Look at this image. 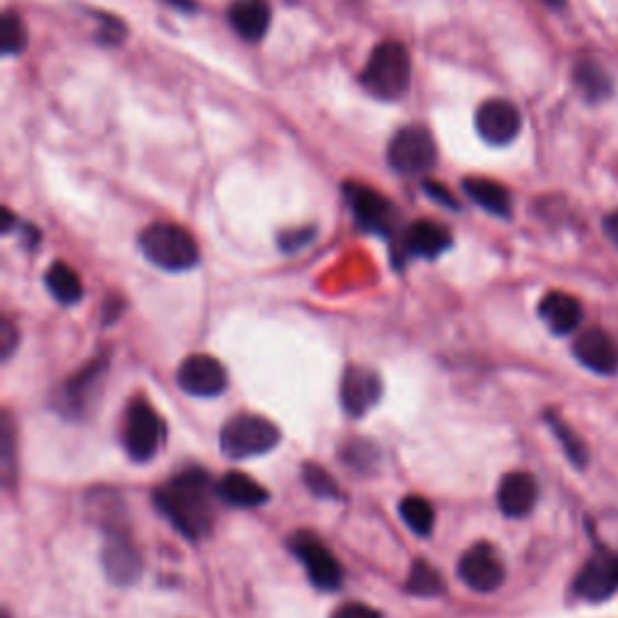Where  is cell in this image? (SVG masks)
Wrapping results in <instances>:
<instances>
[{
  "label": "cell",
  "mask_w": 618,
  "mask_h": 618,
  "mask_svg": "<svg viewBox=\"0 0 618 618\" xmlns=\"http://www.w3.org/2000/svg\"><path fill=\"white\" fill-rule=\"evenodd\" d=\"M331 618H382V614L367 604L348 602V604H341L339 609L331 614Z\"/></svg>",
  "instance_id": "cell-33"
},
{
  "label": "cell",
  "mask_w": 618,
  "mask_h": 618,
  "mask_svg": "<svg viewBox=\"0 0 618 618\" xmlns=\"http://www.w3.org/2000/svg\"><path fill=\"white\" fill-rule=\"evenodd\" d=\"M228 20L242 39L259 42L271 27V10L264 0H234Z\"/></svg>",
  "instance_id": "cell-20"
},
{
  "label": "cell",
  "mask_w": 618,
  "mask_h": 618,
  "mask_svg": "<svg viewBox=\"0 0 618 618\" xmlns=\"http://www.w3.org/2000/svg\"><path fill=\"white\" fill-rule=\"evenodd\" d=\"M473 124H477V134L489 142V146H507V142H513L519 134L522 114L513 102L495 98L479 106L477 116H473Z\"/></svg>",
  "instance_id": "cell-13"
},
{
  "label": "cell",
  "mask_w": 618,
  "mask_h": 618,
  "mask_svg": "<svg viewBox=\"0 0 618 618\" xmlns=\"http://www.w3.org/2000/svg\"><path fill=\"white\" fill-rule=\"evenodd\" d=\"M0 336H3V348H0V353H3V358L8 360L10 355H13L15 346H18V329L13 327V322L10 319H3V331H0Z\"/></svg>",
  "instance_id": "cell-35"
},
{
  "label": "cell",
  "mask_w": 618,
  "mask_h": 618,
  "mask_svg": "<svg viewBox=\"0 0 618 618\" xmlns=\"http://www.w3.org/2000/svg\"><path fill=\"white\" fill-rule=\"evenodd\" d=\"M0 39H3L5 56H15V54L25 52L27 27H25V22H22V18H18L15 13H5L3 27H0Z\"/></svg>",
  "instance_id": "cell-28"
},
{
  "label": "cell",
  "mask_w": 618,
  "mask_h": 618,
  "mask_svg": "<svg viewBox=\"0 0 618 618\" xmlns=\"http://www.w3.org/2000/svg\"><path fill=\"white\" fill-rule=\"evenodd\" d=\"M403 590L409 594H415V597H439V594H445L447 585L443 575L435 570V565H431L427 561H415Z\"/></svg>",
  "instance_id": "cell-25"
},
{
  "label": "cell",
  "mask_w": 618,
  "mask_h": 618,
  "mask_svg": "<svg viewBox=\"0 0 618 618\" xmlns=\"http://www.w3.org/2000/svg\"><path fill=\"white\" fill-rule=\"evenodd\" d=\"M140 252L164 271H188L198 264V244L180 225L154 222L138 237Z\"/></svg>",
  "instance_id": "cell-3"
},
{
  "label": "cell",
  "mask_w": 618,
  "mask_h": 618,
  "mask_svg": "<svg viewBox=\"0 0 618 618\" xmlns=\"http://www.w3.org/2000/svg\"><path fill=\"white\" fill-rule=\"evenodd\" d=\"M539 314L553 334L565 336V334H573V331L577 329L580 319H582V307L573 295L556 290V293L543 295V300L539 305Z\"/></svg>",
  "instance_id": "cell-19"
},
{
  "label": "cell",
  "mask_w": 618,
  "mask_h": 618,
  "mask_svg": "<svg viewBox=\"0 0 618 618\" xmlns=\"http://www.w3.org/2000/svg\"><path fill=\"white\" fill-rule=\"evenodd\" d=\"M573 78H575V85L582 90V94H585V98L592 100V102L604 100L606 94L611 92L609 76H606L604 70L594 61L577 64Z\"/></svg>",
  "instance_id": "cell-26"
},
{
  "label": "cell",
  "mask_w": 618,
  "mask_h": 618,
  "mask_svg": "<svg viewBox=\"0 0 618 618\" xmlns=\"http://www.w3.org/2000/svg\"><path fill=\"white\" fill-rule=\"evenodd\" d=\"M44 281H46V288H49V293L61 305H76L82 300V295H85L80 276L68 264H64V261H56V264H52L49 271H46Z\"/></svg>",
  "instance_id": "cell-23"
},
{
  "label": "cell",
  "mask_w": 618,
  "mask_h": 618,
  "mask_svg": "<svg viewBox=\"0 0 618 618\" xmlns=\"http://www.w3.org/2000/svg\"><path fill=\"white\" fill-rule=\"evenodd\" d=\"M102 565L106 577L118 587L134 585V582L142 575V556L138 551V546L118 522L116 525L104 527Z\"/></svg>",
  "instance_id": "cell-7"
},
{
  "label": "cell",
  "mask_w": 618,
  "mask_h": 618,
  "mask_svg": "<svg viewBox=\"0 0 618 618\" xmlns=\"http://www.w3.org/2000/svg\"><path fill=\"white\" fill-rule=\"evenodd\" d=\"M459 580L473 592L489 594L505 582V563L491 543H477L459 558Z\"/></svg>",
  "instance_id": "cell-11"
},
{
  "label": "cell",
  "mask_w": 618,
  "mask_h": 618,
  "mask_svg": "<svg viewBox=\"0 0 618 618\" xmlns=\"http://www.w3.org/2000/svg\"><path fill=\"white\" fill-rule=\"evenodd\" d=\"M575 358L597 375H614L618 370V343L602 329L580 334L573 346Z\"/></svg>",
  "instance_id": "cell-16"
},
{
  "label": "cell",
  "mask_w": 618,
  "mask_h": 618,
  "mask_svg": "<svg viewBox=\"0 0 618 618\" xmlns=\"http://www.w3.org/2000/svg\"><path fill=\"white\" fill-rule=\"evenodd\" d=\"M122 443L134 461H150L164 443V423L146 399H134L124 415Z\"/></svg>",
  "instance_id": "cell-5"
},
{
  "label": "cell",
  "mask_w": 618,
  "mask_h": 618,
  "mask_svg": "<svg viewBox=\"0 0 618 618\" xmlns=\"http://www.w3.org/2000/svg\"><path fill=\"white\" fill-rule=\"evenodd\" d=\"M399 513L403 525H407L415 537H431V531L435 527V510L433 505L425 501L421 495H409L403 497L399 505Z\"/></svg>",
  "instance_id": "cell-24"
},
{
  "label": "cell",
  "mask_w": 618,
  "mask_h": 618,
  "mask_svg": "<svg viewBox=\"0 0 618 618\" xmlns=\"http://www.w3.org/2000/svg\"><path fill=\"white\" fill-rule=\"evenodd\" d=\"M461 188L464 194L483 210L493 213L497 218H510L513 198H510V192L503 184H497L493 180H483V176H467V180L461 182Z\"/></svg>",
  "instance_id": "cell-22"
},
{
  "label": "cell",
  "mask_w": 618,
  "mask_h": 618,
  "mask_svg": "<svg viewBox=\"0 0 618 618\" xmlns=\"http://www.w3.org/2000/svg\"><path fill=\"white\" fill-rule=\"evenodd\" d=\"M122 309H124V302L118 300H114V297H110V300L104 302V324H112V322H116L118 317H122Z\"/></svg>",
  "instance_id": "cell-36"
},
{
  "label": "cell",
  "mask_w": 618,
  "mask_h": 618,
  "mask_svg": "<svg viewBox=\"0 0 618 618\" xmlns=\"http://www.w3.org/2000/svg\"><path fill=\"white\" fill-rule=\"evenodd\" d=\"M618 590V553H594L575 580V592L590 602L609 599Z\"/></svg>",
  "instance_id": "cell-15"
},
{
  "label": "cell",
  "mask_w": 618,
  "mask_h": 618,
  "mask_svg": "<svg viewBox=\"0 0 618 618\" xmlns=\"http://www.w3.org/2000/svg\"><path fill=\"white\" fill-rule=\"evenodd\" d=\"M106 367H110L106 353L94 355V360L90 365L82 367L80 373H76L61 389H58L56 409L61 411L66 419H82V415L90 411L94 397L100 394Z\"/></svg>",
  "instance_id": "cell-9"
},
{
  "label": "cell",
  "mask_w": 618,
  "mask_h": 618,
  "mask_svg": "<svg viewBox=\"0 0 618 618\" xmlns=\"http://www.w3.org/2000/svg\"><path fill=\"white\" fill-rule=\"evenodd\" d=\"M343 194H346L355 222H358L365 232H375L385 237L391 234V230H394L397 210L391 206L389 198H385L370 186L355 182L343 184Z\"/></svg>",
  "instance_id": "cell-10"
},
{
  "label": "cell",
  "mask_w": 618,
  "mask_h": 618,
  "mask_svg": "<svg viewBox=\"0 0 618 618\" xmlns=\"http://www.w3.org/2000/svg\"><path fill=\"white\" fill-rule=\"evenodd\" d=\"M377 459V449L370 443H360V439H355V443H348L346 449H343V461L351 464V467H358V469H370V461Z\"/></svg>",
  "instance_id": "cell-30"
},
{
  "label": "cell",
  "mask_w": 618,
  "mask_h": 618,
  "mask_svg": "<svg viewBox=\"0 0 618 618\" xmlns=\"http://www.w3.org/2000/svg\"><path fill=\"white\" fill-rule=\"evenodd\" d=\"M543 3H549V5H553V8H561L565 0H543Z\"/></svg>",
  "instance_id": "cell-39"
},
{
  "label": "cell",
  "mask_w": 618,
  "mask_h": 618,
  "mask_svg": "<svg viewBox=\"0 0 618 618\" xmlns=\"http://www.w3.org/2000/svg\"><path fill=\"white\" fill-rule=\"evenodd\" d=\"M382 399V379L365 365H351L341 379V403L343 411L353 419H363Z\"/></svg>",
  "instance_id": "cell-14"
},
{
  "label": "cell",
  "mask_w": 618,
  "mask_h": 618,
  "mask_svg": "<svg viewBox=\"0 0 618 618\" xmlns=\"http://www.w3.org/2000/svg\"><path fill=\"white\" fill-rule=\"evenodd\" d=\"M539 497V485L527 471H513L497 485V507L507 517L529 515Z\"/></svg>",
  "instance_id": "cell-18"
},
{
  "label": "cell",
  "mask_w": 618,
  "mask_h": 618,
  "mask_svg": "<svg viewBox=\"0 0 618 618\" xmlns=\"http://www.w3.org/2000/svg\"><path fill=\"white\" fill-rule=\"evenodd\" d=\"M549 423H551V427H553L556 437L561 439V443H563L568 459H573L575 464H585V459H587V455H585V447H582V443H580V439L575 437V433L570 431V427H568V425H563L561 421H558V419H551V415H549Z\"/></svg>",
  "instance_id": "cell-29"
},
{
  "label": "cell",
  "mask_w": 618,
  "mask_h": 618,
  "mask_svg": "<svg viewBox=\"0 0 618 618\" xmlns=\"http://www.w3.org/2000/svg\"><path fill=\"white\" fill-rule=\"evenodd\" d=\"M164 3L174 5L176 10H184V13H192V10H196V3H194V0H164Z\"/></svg>",
  "instance_id": "cell-38"
},
{
  "label": "cell",
  "mask_w": 618,
  "mask_h": 618,
  "mask_svg": "<svg viewBox=\"0 0 618 618\" xmlns=\"http://www.w3.org/2000/svg\"><path fill=\"white\" fill-rule=\"evenodd\" d=\"M154 505L186 539H201L213 529V483L204 469H186L154 491Z\"/></svg>",
  "instance_id": "cell-1"
},
{
  "label": "cell",
  "mask_w": 618,
  "mask_h": 618,
  "mask_svg": "<svg viewBox=\"0 0 618 618\" xmlns=\"http://www.w3.org/2000/svg\"><path fill=\"white\" fill-rule=\"evenodd\" d=\"M437 160V148L431 130L423 126H407L397 130L387 148V162L399 174H425L433 170Z\"/></svg>",
  "instance_id": "cell-6"
},
{
  "label": "cell",
  "mask_w": 618,
  "mask_h": 618,
  "mask_svg": "<svg viewBox=\"0 0 618 618\" xmlns=\"http://www.w3.org/2000/svg\"><path fill=\"white\" fill-rule=\"evenodd\" d=\"M302 481L307 489L319 497H331V501H339L341 497V489L334 477H329L327 469H322L314 461L302 464Z\"/></svg>",
  "instance_id": "cell-27"
},
{
  "label": "cell",
  "mask_w": 618,
  "mask_h": 618,
  "mask_svg": "<svg viewBox=\"0 0 618 618\" xmlns=\"http://www.w3.org/2000/svg\"><path fill=\"white\" fill-rule=\"evenodd\" d=\"M423 192L431 196L433 201H437L439 206H447V208H459V204L455 201V196H451L447 188L443 184H435V182H425L423 184Z\"/></svg>",
  "instance_id": "cell-34"
},
{
  "label": "cell",
  "mask_w": 618,
  "mask_h": 618,
  "mask_svg": "<svg viewBox=\"0 0 618 618\" xmlns=\"http://www.w3.org/2000/svg\"><path fill=\"white\" fill-rule=\"evenodd\" d=\"M290 551L297 556L307 570V577L312 580V585L317 590H339L343 582V570L341 563L336 561V556L331 553L324 541L317 537L312 531H297L290 539Z\"/></svg>",
  "instance_id": "cell-8"
},
{
  "label": "cell",
  "mask_w": 618,
  "mask_h": 618,
  "mask_svg": "<svg viewBox=\"0 0 618 618\" xmlns=\"http://www.w3.org/2000/svg\"><path fill=\"white\" fill-rule=\"evenodd\" d=\"M401 247L407 256L437 259L451 247V234L435 220H415L403 230Z\"/></svg>",
  "instance_id": "cell-17"
},
{
  "label": "cell",
  "mask_w": 618,
  "mask_h": 618,
  "mask_svg": "<svg viewBox=\"0 0 618 618\" xmlns=\"http://www.w3.org/2000/svg\"><path fill=\"white\" fill-rule=\"evenodd\" d=\"M604 230H606V234H609V240L618 247V210L611 213V216L604 220Z\"/></svg>",
  "instance_id": "cell-37"
},
{
  "label": "cell",
  "mask_w": 618,
  "mask_h": 618,
  "mask_svg": "<svg viewBox=\"0 0 618 618\" xmlns=\"http://www.w3.org/2000/svg\"><path fill=\"white\" fill-rule=\"evenodd\" d=\"M216 495L234 507H259L268 503V491L242 471H228L216 483Z\"/></svg>",
  "instance_id": "cell-21"
},
{
  "label": "cell",
  "mask_w": 618,
  "mask_h": 618,
  "mask_svg": "<svg viewBox=\"0 0 618 618\" xmlns=\"http://www.w3.org/2000/svg\"><path fill=\"white\" fill-rule=\"evenodd\" d=\"M278 443V425L259 413H237L220 431V449L228 459L261 457Z\"/></svg>",
  "instance_id": "cell-4"
},
{
  "label": "cell",
  "mask_w": 618,
  "mask_h": 618,
  "mask_svg": "<svg viewBox=\"0 0 618 618\" xmlns=\"http://www.w3.org/2000/svg\"><path fill=\"white\" fill-rule=\"evenodd\" d=\"M176 382L192 397H218L228 387V373L218 358L206 353L188 355L176 367Z\"/></svg>",
  "instance_id": "cell-12"
},
{
  "label": "cell",
  "mask_w": 618,
  "mask_h": 618,
  "mask_svg": "<svg viewBox=\"0 0 618 618\" xmlns=\"http://www.w3.org/2000/svg\"><path fill=\"white\" fill-rule=\"evenodd\" d=\"M363 88L379 100H399L411 85V56L399 42L377 44L360 76Z\"/></svg>",
  "instance_id": "cell-2"
},
{
  "label": "cell",
  "mask_w": 618,
  "mask_h": 618,
  "mask_svg": "<svg viewBox=\"0 0 618 618\" xmlns=\"http://www.w3.org/2000/svg\"><path fill=\"white\" fill-rule=\"evenodd\" d=\"M126 37V25L118 18H104L102 20V27L98 32V42L102 44H122Z\"/></svg>",
  "instance_id": "cell-31"
},
{
  "label": "cell",
  "mask_w": 618,
  "mask_h": 618,
  "mask_svg": "<svg viewBox=\"0 0 618 618\" xmlns=\"http://www.w3.org/2000/svg\"><path fill=\"white\" fill-rule=\"evenodd\" d=\"M314 240V228H302V230H290L281 234V249L283 252H297V249L307 247Z\"/></svg>",
  "instance_id": "cell-32"
}]
</instances>
